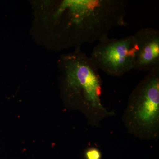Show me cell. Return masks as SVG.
Listing matches in <instances>:
<instances>
[{"label":"cell","mask_w":159,"mask_h":159,"mask_svg":"<svg viewBox=\"0 0 159 159\" xmlns=\"http://www.w3.org/2000/svg\"><path fill=\"white\" fill-rule=\"evenodd\" d=\"M137 50L135 70L149 71L159 67V31L143 28L134 35Z\"/></svg>","instance_id":"cell-5"},{"label":"cell","mask_w":159,"mask_h":159,"mask_svg":"<svg viewBox=\"0 0 159 159\" xmlns=\"http://www.w3.org/2000/svg\"><path fill=\"white\" fill-rule=\"evenodd\" d=\"M60 65L66 96L77 103L90 125L99 127L103 119L115 115L102 104V80L90 57L78 51L63 56Z\"/></svg>","instance_id":"cell-2"},{"label":"cell","mask_w":159,"mask_h":159,"mask_svg":"<svg viewBox=\"0 0 159 159\" xmlns=\"http://www.w3.org/2000/svg\"><path fill=\"white\" fill-rule=\"evenodd\" d=\"M85 156L86 159H101V153L97 148H90L86 152Z\"/></svg>","instance_id":"cell-6"},{"label":"cell","mask_w":159,"mask_h":159,"mask_svg":"<svg viewBox=\"0 0 159 159\" xmlns=\"http://www.w3.org/2000/svg\"><path fill=\"white\" fill-rule=\"evenodd\" d=\"M127 3L126 0H64L54 17L67 45L92 43L108 36L111 29L126 25Z\"/></svg>","instance_id":"cell-1"},{"label":"cell","mask_w":159,"mask_h":159,"mask_svg":"<svg viewBox=\"0 0 159 159\" xmlns=\"http://www.w3.org/2000/svg\"><path fill=\"white\" fill-rule=\"evenodd\" d=\"M137 50L134 35L119 39L107 36L98 42L90 57L97 70L120 77L134 69Z\"/></svg>","instance_id":"cell-4"},{"label":"cell","mask_w":159,"mask_h":159,"mask_svg":"<svg viewBox=\"0 0 159 159\" xmlns=\"http://www.w3.org/2000/svg\"><path fill=\"white\" fill-rule=\"evenodd\" d=\"M122 120L128 132L145 141L159 138V67L148 72L129 98Z\"/></svg>","instance_id":"cell-3"}]
</instances>
